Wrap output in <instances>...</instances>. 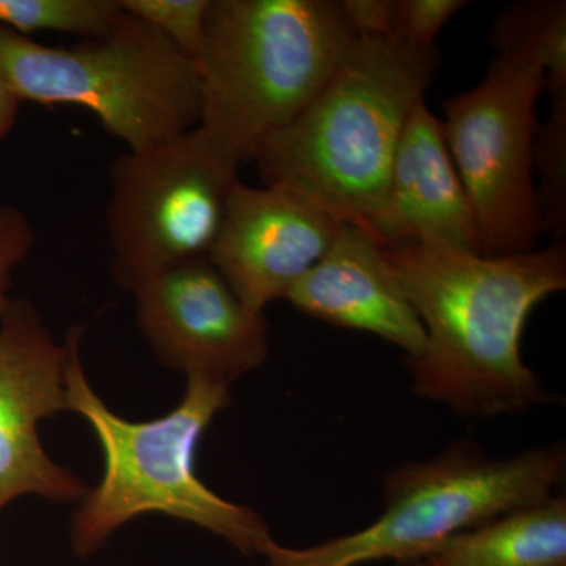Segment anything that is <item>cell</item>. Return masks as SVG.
<instances>
[{
    "mask_svg": "<svg viewBox=\"0 0 566 566\" xmlns=\"http://www.w3.org/2000/svg\"><path fill=\"white\" fill-rule=\"evenodd\" d=\"M381 248L427 337L423 353L406 360L416 395L475 419L551 400L521 346L532 311L566 289L564 243L504 256Z\"/></svg>",
    "mask_w": 566,
    "mask_h": 566,
    "instance_id": "cell-1",
    "label": "cell"
},
{
    "mask_svg": "<svg viewBox=\"0 0 566 566\" xmlns=\"http://www.w3.org/2000/svg\"><path fill=\"white\" fill-rule=\"evenodd\" d=\"M84 326L66 335V411L92 428L104 458L98 485L71 521V546L92 556L114 532L144 515L185 521L226 539L245 556H264L274 542L262 516L210 490L196 469L197 449L214 417L232 401L227 382L188 376L180 403L158 419L133 422L115 415L93 390L81 360Z\"/></svg>",
    "mask_w": 566,
    "mask_h": 566,
    "instance_id": "cell-2",
    "label": "cell"
},
{
    "mask_svg": "<svg viewBox=\"0 0 566 566\" xmlns=\"http://www.w3.org/2000/svg\"><path fill=\"white\" fill-rule=\"evenodd\" d=\"M438 66L436 48L356 40L312 102L256 148L264 186L297 192L370 234L406 122Z\"/></svg>",
    "mask_w": 566,
    "mask_h": 566,
    "instance_id": "cell-3",
    "label": "cell"
},
{
    "mask_svg": "<svg viewBox=\"0 0 566 566\" xmlns=\"http://www.w3.org/2000/svg\"><path fill=\"white\" fill-rule=\"evenodd\" d=\"M354 43L337 0H211L196 62L200 128L249 161L322 91Z\"/></svg>",
    "mask_w": 566,
    "mask_h": 566,
    "instance_id": "cell-4",
    "label": "cell"
},
{
    "mask_svg": "<svg viewBox=\"0 0 566 566\" xmlns=\"http://www.w3.org/2000/svg\"><path fill=\"white\" fill-rule=\"evenodd\" d=\"M562 447L493 458L455 441L430 460L398 465L382 482V512L370 526L293 549L271 543L264 566H359L378 560L417 564L438 547L495 516L553 495L565 475Z\"/></svg>",
    "mask_w": 566,
    "mask_h": 566,
    "instance_id": "cell-5",
    "label": "cell"
},
{
    "mask_svg": "<svg viewBox=\"0 0 566 566\" xmlns=\"http://www.w3.org/2000/svg\"><path fill=\"white\" fill-rule=\"evenodd\" d=\"M0 69L21 103L91 111L129 151L148 150L200 123L196 63L126 11L107 35L73 46H48L0 28Z\"/></svg>",
    "mask_w": 566,
    "mask_h": 566,
    "instance_id": "cell-6",
    "label": "cell"
},
{
    "mask_svg": "<svg viewBox=\"0 0 566 566\" xmlns=\"http://www.w3.org/2000/svg\"><path fill=\"white\" fill-rule=\"evenodd\" d=\"M240 161L200 126L111 166L106 226L122 289L210 255Z\"/></svg>",
    "mask_w": 566,
    "mask_h": 566,
    "instance_id": "cell-7",
    "label": "cell"
},
{
    "mask_svg": "<svg viewBox=\"0 0 566 566\" xmlns=\"http://www.w3.org/2000/svg\"><path fill=\"white\" fill-rule=\"evenodd\" d=\"M543 70L495 54L472 91L444 103L447 147L468 193L482 255L536 249L543 232L536 196V102Z\"/></svg>",
    "mask_w": 566,
    "mask_h": 566,
    "instance_id": "cell-8",
    "label": "cell"
},
{
    "mask_svg": "<svg viewBox=\"0 0 566 566\" xmlns=\"http://www.w3.org/2000/svg\"><path fill=\"white\" fill-rule=\"evenodd\" d=\"M132 293L137 326L164 367L233 385L266 360V319L238 297L208 256L177 264Z\"/></svg>",
    "mask_w": 566,
    "mask_h": 566,
    "instance_id": "cell-9",
    "label": "cell"
},
{
    "mask_svg": "<svg viewBox=\"0 0 566 566\" xmlns=\"http://www.w3.org/2000/svg\"><path fill=\"white\" fill-rule=\"evenodd\" d=\"M65 345L28 297L0 315V513L22 495L81 502L88 486L48 455L41 420L66 411Z\"/></svg>",
    "mask_w": 566,
    "mask_h": 566,
    "instance_id": "cell-10",
    "label": "cell"
},
{
    "mask_svg": "<svg viewBox=\"0 0 566 566\" xmlns=\"http://www.w3.org/2000/svg\"><path fill=\"white\" fill-rule=\"evenodd\" d=\"M342 226L297 192L238 180L208 259L238 297L263 314L323 259Z\"/></svg>",
    "mask_w": 566,
    "mask_h": 566,
    "instance_id": "cell-11",
    "label": "cell"
},
{
    "mask_svg": "<svg viewBox=\"0 0 566 566\" xmlns=\"http://www.w3.org/2000/svg\"><path fill=\"white\" fill-rule=\"evenodd\" d=\"M370 237L385 248L430 244L482 255L474 212L442 122L424 103L406 122Z\"/></svg>",
    "mask_w": 566,
    "mask_h": 566,
    "instance_id": "cell-12",
    "label": "cell"
},
{
    "mask_svg": "<svg viewBox=\"0 0 566 566\" xmlns=\"http://www.w3.org/2000/svg\"><path fill=\"white\" fill-rule=\"evenodd\" d=\"M285 300L312 318L398 346L406 360L419 357L427 344L422 323L395 279L381 244L348 223Z\"/></svg>",
    "mask_w": 566,
    "mask_h": 566,
    "instance_id": "cell-13",
    "label": "cell"
},
{
    "mask_svg": "<svg viewBox=\"0 0 566 566\" xmlns=\"http://www.w3.org/2000/svg\"><path fill=\"white\" fill-rule=\"evenodd\" d=\"M438 566H566V501L549 495L447 539Z\"/></svg>",
    "mask_w": 566,
    "mask_h": 566,
    "instance_id": "cell-14",
    "label": "cell"
},
{
    "mask_svg": "<svg viewBox=\"0 0 566 566\" xmlns=\"http://www.w3.org/2000/svg\"><path fill=\"white\" fill-rule=\"evenodd\" d=\"M491 43L497 55L543 70L551 95L566 92V2L528 0L495 18Z\"/></svg>",
    "mask_w": 566,
    "mask_h": 566,
    "instance_id": "cell-15",
    "label": "cell"
},
{
    "mask_svg": "<svg viewBox=\"0 0 566 566\" xmlns=\"http://www.w3.org/2000/svg\"><path fill=\"white\" fill-rule=\"evenodd\" d=\"M122 14L118 0H0V28L24 36L50 31L99 39Z\"/></svg>",
    "mask_w": 566,
    "mask_h": 566,
    "instance_id": "cell-16",
    "label": "cell"
},
{
    "mask_svg": "<svg viewBox=\"0 0 566 566\" xmlns=\"http://www.w3.org/2000/svg\"><path fill=\"white\" fill-rule=\"evenodd\" d=\"M551 104L549 117L536 129L534 169L543 232L560 240L566 227V92L551 95Z\"/></svg>",
    "mask_w": 566,
    "mask_h": 566,
    "instance_id": "cell-17",
    "label": "cell"
},
{
    "mask_svg": "<svg viewBox=\"0 0 566 566\" xmlns=\"http://www.w3.org/2000/svg\"><path fill=\"white\" fill-rule=\"evenodd\" d=\"M122 10L147 22L193 63L202 52L211 0H118Z\"/></svg>",
    "mask_w": 566,
    "mask_h": 566,
    "instance_id": "cell-18",
    "label": "cell"
},
{
    "mask_svg": "<svg viewBox=\"0 0 566 566\" xmlns=\"http://www.w3.org/2000/svg\"><path fill=\"white\" fill-rule=\"evenodd\" d=\"M468 6L464 0H394L392 40L419 50L434 48L441 29Z\"/></svg>",
    "mask_w": 566,
    "mask_h": 566,
    "instance_id": "cell-19",
    "label": "cell"
},
{
    "mask_svg": "<svg viewBox=\"0 0 566 566\" xmlns=\"http://www.w3.org/2000/svg\"><path fill=\"white\" fill-rule=\"evenodd\" d=\"M35 244V233L28 216L13 207H0V315L11 297V275L29 255Z\"/></svg>",
    "mask_w": 566,
    "mask_h": 566,
    "instance_id": "cell-20",
    "label": "cell"
},
{
    "mask_svg": "<svg viewBox=\"0 0 566 566\" xmlns=\"http://www.w3.org/2000/svg\"><path fill=\"white\" fill-rule=\"evenodd\" d=\"M337 6L354 39H392L394 0H337Z\"/></svg>",
    "mask_w": 566,
    "mask_h": 566,
    "instance_id": "cell-21",
    "label": "cell"
},
{
    "mask_svg": "<svg viewBox=\"0 0 566 566\" xmlns=\"http://www.w3.org/2000/svg\"><path fill=\"white\" fill-rule=\"evenodd\" d=\"M20 104V99L14 95L6 74L0 69V142L6 139L7 134L11 132L14 123H17Z\"/></svg>",
    "mask_w": 566,
    "mask_h": 566,
    "instance_id": "cell-22",
    "label": "cell"
},
{
    "mask_svg": "<svg viewBox=\"0 0 566 566\" xmlns=\"http://www.w3.org/2000/svg\"><path fill=\"white\" fill-rule=\"evenodd\" d=\"M415 566H438L431 558H424V560L417 562Z\"/></svg>",
    "mask_w": 566,
    "mask_h": 566,
    "instance_id": "cell-23",
    "label": "cell"
},
{
    "mask_svg": "<svg viewBox=\"0 0 566 566\" xmlns=\"http://www.w3.org/2000/svg\"><path fill=\"white\" fill-rule=\"evenodd\" d=\"M259 566H264V565L262 564V565H259Z\"/></svg>",
    "mask_w": 566,
    "mask_h": 566,
    "instance_id": "cell-24",
    "label": "cell"
}]
</instances>
